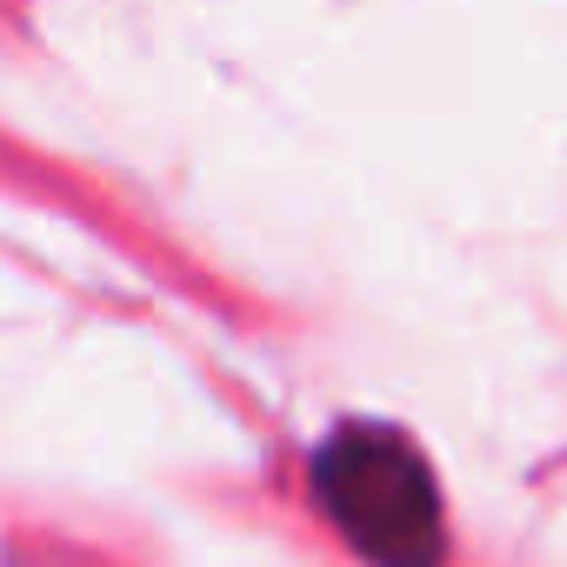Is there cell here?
Segmentation results:
<instances>
[{"mask_svg": "<svg viewBox=\"0 0 567 567\" xmlns=\"http://www.w3.org/2000/svg\"><path fill=\"white\" fill-rule=\"evenodd\" d=\"M315 514L368 567H447V487L427 447L394 421H341L308 454Z\"/></svg>", "mask_w": 567, "mask_h": 567, "instance_id": "cell-1", "label": "cell"}]
</instances>
